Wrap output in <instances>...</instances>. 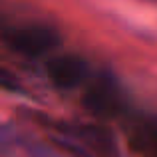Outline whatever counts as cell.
I'll return each instance as SVG.
<instances>
[{
	"label": "cell",
	"instance_id": "cell-1",
	"mask_svg": "<svg viewBox=\"0 0 157 157\" xmlns=\"http://www.w3.org/2000/svg\"><path fill=\"white\" fill-rule=\"evenodd\" d=\"M60 34L50 26L32 24V26H20L8 34L6 42L12 52L24 56L28 60L42 58L60 46Z\"/></svg>",
	"mask_w": 157,
	"mask_h": 157
},
{
	"label": "cell",
	"instance_id": "cell-2",
	"mask_svg": "<svg viewBox=\"0 0 157 157\" xmlns=\"http://www.w3.org/2000/svg\"><path fill=\"white\" fill-rule=\"evenodd\" d=\"M46 72L50 82L58 90H74L84 84L86 78L90 76V66L84 58L66 54V56H56L48 60Z\"/></svg>",
	"mask_w": 157,
	"mask_h": 157
}]
</instances>
